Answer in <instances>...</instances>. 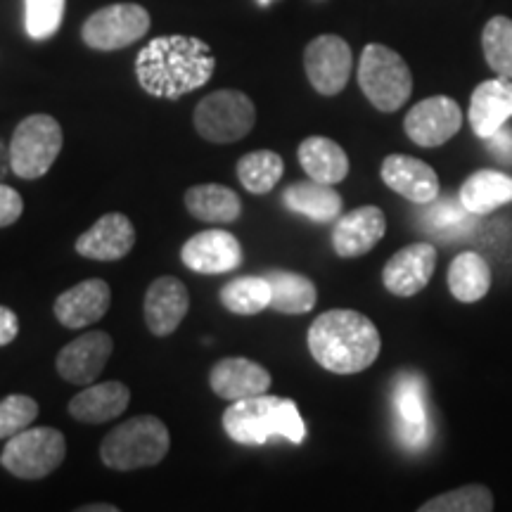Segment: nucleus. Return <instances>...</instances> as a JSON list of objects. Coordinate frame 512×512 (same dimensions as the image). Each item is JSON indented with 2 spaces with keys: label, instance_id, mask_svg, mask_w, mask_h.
Segmentation results:
<instances>
[{
  "label": "nucleus",
  "instance_id": "nucleus-1",
  "mask_svg": "<svg viewBox=\"0 0 512 512\" xmlns=\"http://www.w3.org/2000/svg\"><path fill=\"white\" fill-rule=\"evenodd\" d=\"M216 57L202 38L159 36L138 53L136 76L145 93L178 100L211 79Z\"/></svg>",
  "mask_w": 512,
  "mask_h": 512
},
{
  "label": "nucleus",
  "instance_id": "nucleus-2",
  "mask_svg": "<svg viewBox=\"0 0 512 512\" xmlns=\"http://www.w3.org/2000/svg\"><path fill=\"white\" fill-rule=\"evenodd\" d=\"M380 347L382 339L375 323L358 311H325L309 330L311 356L337 375L363 373L377 361Z\"/></svg>",
  "mask_w": 512,
  "mask_h": 512
},
{
  "label": "nucleus",
  "instance_id": "nucleus-3",
  "mask_svg": "<svg viewBox=\"0 0 512 512\" xmlns=\"http://www.w3.org/2000/svg\"><path fill=\"white\" fill-rule=\"evenodd\" d=\"M223 430L242 446H261L273 437H283L292 444L306 439V425L297 403L268 394L233 401L223 413Z\"/></svg>",
  "mask_w": 512,
  "mask_h": 512
},
{
  "label": "nucleus",
  "instance_id": "nucleus-4",
  "mask_svg": "<svg viewBox=\"0 0 512 512\" xmlns=\"http://www.w3.org/2000/svg\"><path fill=\"white\" fill-rule=\"evenodd\" d=\"M169 446L171 437L162 420L155 415H136L102 439L100 458L110 470L131 472L162 463Z\"/></svg>",
  "mask_w": 512,
  "mask_h": 512
},
{
  "label": "nucleus",
  "instance_id": "nucleus-5",
  "mask_svg": "<svg viewBox=\"0 0 512 512\" xmlns=\"http://www.w3.org/2000/svg\"><path fill=\"white\" fill-rule=\"evenodd\" d=\"M358 86L380 112H396L413 93L408 64L392 48L370 43L358 62Z\"/></svg>",
  "mask_w": 512,
  "mask_h": 512
},
{
  "label": "nucleus",
  "instance_id": "nucleus-6",
  "mask_svg": "<svg viewBox=\"0 0 512 512\" xmlns=\"http://www.w3.org/2000/svg\"><path fill=\"white\" fill-rule=\"evenodd\" d=\"M62 126L48 114L22 119L10 140V166L24 181L46 176L62 152Z\"/></svg>",
  "mask_w": 512,
  "mask_h": 512
},
{
  "label": "nucleus",
  "instance_id": "nucleus-7",
  "mask_svg": "<svg viewBox=\"0 0 512 512\" xmlns=\"http://www.w3.org/2000/svg\"><path fill=\"white\" fill-rule=\"evenodd\" d=\"M67 458V439L53 427H27L8 439L0 453V465L19 479H43L53 475Z\"/></svg>",
  "mask_w": 512,
  "mask_h": 512
},
{
  "label": "nucleus",
  "instance_id": "nucleus-8",
  "mask_svg": "<svg viewBox=\"0 0 512 512\" xmlns=\"http://www.w3.org/2000/svg\"><path fill=\"white\" fill-rule=\"evenodd\" d=\"M195 131L216 145L238 143L256 124L254 102L240 91H216L195 107Z\"/></svg>",
  "mask_w": 512,
  "mask_h": 512
},
{
  "label": "nucleus",
  "instance_id": "nucleus-9",
  "mask_svg": "<svg viewBox=\"0 0 512 512\" xmlns=\"http://www.w3.org/2000/svg\"><path fill=\"white\" fill-rule=\"evenodd\" d=\"M150 31V12L138 3H114L100 8L83 22L81 38L88 48L121 50L133 46Z\"/></svg>",
  "mask_w": 512,
  "mask_h": 512
},
{
  "label": "nucleus",
  "instance_id": "nucleus-10",
  "mask_svg": "<svg viewBox=\"0 0 512 512\" xmlns=\"http://www.w3.org/2000/svg\"><path fill=\"white\" fill-rule=\"evenodd\" d=\"M351 67H354V57H351V48L344 38L325 34L313 38L306 46L304 69L311 86L320 95L342 93L349 83Z\"/></svg>",
  "mask_w": 512,
  "mask_h": 512
},
{
  "label": "nucleus",
  "instance_id": "nucleus-11",
  "mask_svg": "<svg viewBox=\"0 0 512 512\" xmlns=\"http://www.w3.org/2000/svg\"><path fill=\"white\" fill-rule=\"evenodd\" d=\"M460 126H463V112H460L458 102L444 98V95L418 102L403 121L406 136L420 147L444 145L446 140L456 136Z\"/></svg>",
  "mask_w": 512,
  "mask_h": 512
},
{
  "label": "nucleus",
  "instance_id": "nucleus-12",
  "mask_svg": "<svg viewBox=\"0 0 512 512\" xmlns=\"http://www.w3.org/2000/svg\"><path fill=\"white\" fill-rule=\"evenodd\" d=\"M394 408L399 415L396 422V437L406 448L418 451L432 439L430 418H427L425 382L420 375L403 373L394 382Z\"/></svg>",
  "mask_w": 512,
  "mask_h": 512
},
{
  "label": "nucleus",
  "instance_id": "nucleus-13",
  "mask_svg": "<svg viewBox=\"0 0 512 512\" xmlns=\"http://www.w3.org/2000/svg\"><path fill=\"white\" fill-rule=\"evenodd\" d=\"M114 351V342L107 332L93 330L86 335L76 337L69 342L60 354H57V373L62 380L79 384V387H88L98 380L102 368L107 366Z\"/></svg>",
  "mask_w": 512,
  "mask_h": 512
},
{
  "label": "nucleus",
  "instance_id": "nucleus-14",
  "mask_svg": "<svg viewBox=\"0 0 512 512\" xmlns=\"http://www.w3.org/2000/svg\"><path fill=\"white\" fill-rule=\"evenodd\" d=\"M181 261L202 275L230 273L242 264V245L228 230H204L185 242Z\"/></svg>",
  "mask_w": 512,
  "mask_h": 512
},
{
  "label": "nucleus",
  "instance_id": "nucleus-15",
  "mask_svg": "<svg viewBox=\"0 0 512 512\" xmlns=\"http://www.w3.org/2000/svg\"><path fill=\"white\" fill-rule=\"evenodd\" d=\"M437 268V249L430 242L403 247L387 261L382 271L384 287L396 297H413L430 283Z\"/></svg>",
  "mask_w": 512,
  "mask_h": 512
},
{
  "label": "nucleus",
  "instance_id": "nucleus-16",
  "mask_svg": "<svg viewBox=\"0 0 512 512\" xmlns=\"http://www.w3.org/2000/svg\"><path fill=\"white\" fill-rule=\"evenodd\" d=\"M190 309V294L178 278L162 275L145 294V323L155 337H169L183 323Z\"/></svg>",
  "mask_w": 512,
  "mask_h": 512
},
{
  "label": "nucleus",
  "instance_id": "nucleus-17",
  "mask_svg": "<svg viewBox=\"0 0 512 512\" xmlns=\"http://www.w3.org/2000/svg\"><path fill=\"white\" fill-rule=\"evenodd\" d=\"M112 292L110 285L100 278L83 280V283L74 285L72 290L62 292L53 306L55 318L60 320L64 328L81 330L88 325L98 323L110 309Z\"/></svg>",
  "mask_w": 512,
  "mask_h": 512
},
{
  "label": "nucleus",
  "instance_id": "nucleus-18",
  "mask_svg": "<svg viewBox=\"0 0 512 512\" xmlns=\"http://www.w3.org/2000/svg\"><path fill=\"white\" fill-rule=\"evenodd\" d=\"M136 245V228L124 214H105L76 240V254L93 261H119Z\"/></svg>",
  "mask_w": 512,
  "mask_h": 512
},
{
  "label": "nucleus",
  "instance_id": "nucleus-19",
  "mask_svg": "<svg viewBox=\"0 0 512 512\" xmlns=\"http://www.w3.org/2000/svg\"><path fill=\"white\" fill-rule=\"evenodd\" d=\"M382 181L413 204H430L439 197V176L430 164L408 155H389L382 162Z\"/></svg>",
  "mask_w": 512,
  "mask_h": 512
},
{
  "label": "nucleus",
  "instance_id": "nucleus-20",
  "mask_svg": "<svg viewBox=\"0 0 512 512\" xmlns=\"http://www.w3.org/2000/svg\"><path fill=\"white\" fill-rule=\"evenodd\" d=\"M209 387L211 392L226 401H240L249 399V396L266 394L271 387V375L264 366L249 361L242 356L221 358L209 373Z\"/></svg>",
  "mask_w": 512,
  "mask_h": 512
},
{
  "label": "nucleus",
  "instance_id": "nucleus-21",
  "mask_svg": "<svg viewBox=\"0 0 512 512\" xmlns=\"http://www.w3.org/2000/svg\"><path fill=\"white\" fill-rule=\"evenodd\" d=\"M387 219L380 207H361L342 216L332 230V247L344 259L368 254L384 238Z\"/></svg>",
  "mask_w": 512,
  "mask_h": 512
},
{
  "label": "nucleus",
  "instance_id": "nucleus-22",
  "mask_svg": "<svg viewBox=\"0 0 512 512\" xmlns=\"http://www.w3.org/2000/svg\"><path fill=\"white\" fill-rule=\"evenodd\" d=\"M512 117V79H498L479 83L470 98V124L479 138H489L505 121Z\"/></svg>",
  "mask_w": 512,
  "mask_h": 512
},
{
  "label": "nucleus",
  "instance_id": "nucleus-23",
  "mask_svg": "<svg viewBox=\"0 0 512 512\" xmlns=\"http://www.w3.org/2000/svg\"><path fill=\"white\" fill-rule=\"evenodd\" d=\"M128 401H131V392H128L126 384H88V389H83L69 401V415L74 420L86 422V425H102V422L119 418L128 408Z\"/></svg>",
  "mask_w": 512,
  "mask_h": 512
},
{
  "label": "nucleus",
  "instance_id": "nucleus-24",
  "mask_svg": "<svg viewBox=\"0 0 512 512\" xmlns=\"http://www.w3.org/2000/svg\"><path fill=\"white\" fill-rule=\"evenodd\" d=\"M306 176L318 183L335 185L349 174V157L335 140L323 136L306 138L297 150Z\"/></svg>",
  "mask_w": 512,
  "mask_h": 512
},
{
  "label": "nucleus",
  "instance_id": "nucleus-25",
  "mask_svg": "<svg viewBox=\"0 0 512 512\" xmlns=\"http://www.w3.org/2000/svg\"><path fill=\"white\" fill-rule=\"evenodd\" d=\"M283 202L294 214L309 216L311 221L318 223L335 221L342 214V197H339V192L332 185L318 183L313 178L306 183H294L290 188H285Z\"/></svg>",
  "mask_w": 512,
  "mask_h": 512
},
{
  "label": "nucleus",
  "instance_id": "nucleus-26",
  "mask_svg": "<svg viewBox=\"0 0 512 512\" xmlns=\"http://www.w3.org/2000/svg\"><path fill=\"white\" fill-rule=\"evenodd\" d=\"M185 209L207 223H233L240 219L242 202L238 192L219 183L195 185L185 192Z\"/></svg>",
  "mask_w": 512,
  "mask_h": 512
},
{
  "label": "nucleus",
  "instance_id": "nucleus-27",
  "mask_svg": "<svg viewBox=\"0 0 512 512\" xmlns=\"http://www.w3.org/2000/svg\"><path fill=\"white\" fill-rule=\"evenodd\" d=\"M460 202L475 216L491 214L503 204L512 202V178L501 171H477L460 188Z\"/></svg>",
  "mask_w": 512,
  "mask_h": 512
},
{
  "label": "nucleus",
  "instance_id": "nucleus-28",
  "mask_svg": "<svg viewBox=\"0 0 512 512\" xmlns=\"http://www.w3.org/2000/svg\"><path fill=\"white\" fill-rule=\"evenodd\" d=\"M264 278L271 285V306L268 309L285 316H302L316 306V285L302 273L268 271Z\"/></svg>",
  "mask_w": 512,
  "mask_h": 512
},
{
  "label": "nucleus",
  "instance_id": "nucleus-29",
  "mask_svg": "<svg viewBox=\"0 0 512 512\" xmlns=\"http://www.w3.org/2000/svg\"><path fill=\"white\" fill-rule=\"evenodd\" d=\"M491 287V268L484 256L475 252H463L453 259L448 268V290L458 302H479Z\"/></svg>",
  "mask_w": 512,
  "mask_h": 512
},
{
  "label": "nucleus",
  "instance_id": "nucleus-30",
  "mask_svg": "<svg viewBox=\"0 0 512 512\" xmlns=\"http://www.w3.org/2000/svg\"><path fill=\"white\" fill-rule=\"evenodd\" d=\"M219 297L221 304L235 316H256L271 306V285L264 275H245L223 285Z\"/></svg>",
  "mask_w": 512,
  "mask_h": 512
},
{
  "label": "nucleus",
  "instance_id": "nucleus-31",
  "mask_svg": "<svg viewBox=\"0 0 512 512\" xmlns=\"http://www.w3.org/2000/svg\"><path fill=\"white\" fill-rule=\"evenodd\" d=\"M470 211L465 209V204L460 200H434L427 204L425 214L420 216L422 219V228L427 233L437 235L441 240H463V235H467L472 230V221H470Z\"/></svg>",
  "mask_w": 512,
  "mask_h": 512
},
{
  "label": "nucleus",
  "instance_id": "nucleus-32",
  "mask_svg": "<svg viewBox=\"0 0 512 512\" xmlns=\"http://www.w3.org/2000/svg\"><path fill=\"white\" fill-rule=\"evenodd\" d=\"M285 162L283 157L275 155L271 150H256L249 155L240 157L238 162V178L245 185V190L252 195H268L280 178H283Z\"/></svg>",
  "mask_w": 512,
  "mask_h": 512
},
{
  "label": "nucleus",
  "instance_id": "nucleus-33",
  "mask_svg": "<svg viewBox=\"0 0 512 512\" xmlns=\"http://www.w3.org/2000/svg\"><path fill=\"white\" fill-rule=\"evenodd\" d=\"M484 57L489 67L498 72V76L512 79V19L494 17L486 22L484 36Z\"/></svg>",
  "mask_w": 512,
  "mask_h": 512
},
{
  "label": "nucleus",
  "instance_id": "nucleus-34",
  "mask_svg": "<svg viewBox=\"0 0 512 512\" xmlns=\"http://www.w3.org/2000/svg\"><path fill=\"white\" fill-rule=\"evenodd\" d=\"M494 510V496L482 484H467L448 491L422 505L420 512H489Z\"/></svg>",
  "mask_w": 512,
  "mask_h": 512
},
{
  "label": "nucleus",
  "instance_id": "nucleus-35",
  "mask_svg": "<svg viewBox=\"0 0 512 512\" xmlns=\"http://www.w3.org/2000/svg\"><path fill=\"white\" fill-rule=\"evenodd\" d=\"M67 0H24V29L34 41H48L62 27Z\"/></svg>",
  "mask_w": 512,
  "mask_h": 512
},
{
  "label": "nucleus",
  "instance_id": "nucleus-36",
  "mask_svg": "<svg viewBox=\"0 0 512 512\" xmlns=\"http://www.w3.org/2000/svg\"><path fill=\"white\" fill-rule=\"evenodd\" d=\"M38 418V403L31 396L10 394L0 401V439L15 437Z\"/></svg>",
  "mask_w": 512,
  "mask_h": 512
},
{
  "label": "nucleus",
  "instance_id": "nucleus-37",
  "mask_svg": "<svg viewBox=\"0 0 512 512\" xmlns=\"http://www.w3.org/2000/svg\"><path fill=\"white\" fill-rule=\"evenodd\" d=\"M24 211L22 195L10 185H0V228H8Z\"/></svg>",
  "mask_w": 512,
  "mask_h": 512
},
{
  "label": "nucleus",
  "instance_id": "nucleus-38",
  "mask_svg": "<svg viewBox=\"0 0 512 512\" xmlns=\"http://www.w3.org/2000/svg\"><path fill=\"white\" fill-rule=\"evenodd\" d=\"M486 145H489V150L494 152L503 164L512 162V128L501 126L496 133H491V136L486 138Z\"/></svg>",
  "mask_w": 512,
  "mask_h": 512
},
{
  "label": "nucleus",
  "instance_id": "nucleus-39",
  "mask_svg": "<svg viewBox=\"0 0 512 512\" xmlns=\"http://www.w3.org/2000/svg\"><path fill=\"white\" fill-rule=\"evenodd\" d=\"M19 332V320L17 313L8 309V306H0V347H8L17 339Z\"/></svg>",
  "mask_w": 512,
  "mask_h": 512
},
{
  "label": "nucleus",
  "instance_id": "nucleus-40",
  "mask_svg": "<svg viewBox=\"0 0 512 512\" xmlns=\"http://www.w3.org/2000/svg\"><path fill=\"white\" fill-rule=\"evenodd\" d=\"M119 508L117 505H110V503H102V505H83L79 508V512H117Z\"/></svg>",
  "mask_w": 512,
  "mask_h": 512
},
{
  "label": "nucleus",
  "instance_id": "nucleus-41",
  "mask_svg": "<svg viewBox=\"0 0 512 512\" xmlns=\"http://www.w3.org/2000/svg\"><path fill=\"white\" fill-rule=\"evenodd\" d=\"M259 3H261V5H268V3H271V0H259Z\"/></svg>",
  "mask_w": 512,
  "mask_h": 512
}]
</instances>
